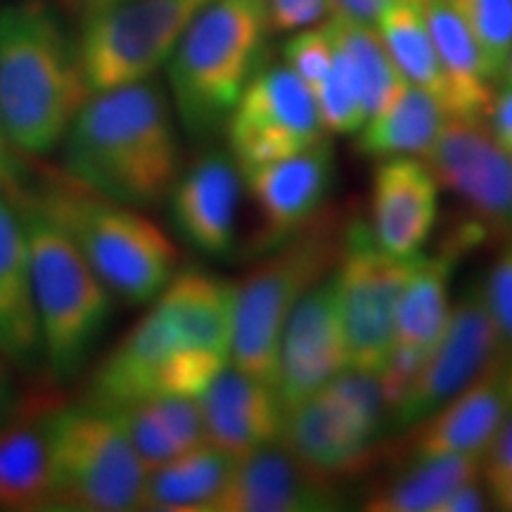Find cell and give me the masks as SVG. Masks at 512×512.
Wrapping results in <instances>:
<instances>
[{
	"mask_svg": "<svg viewBox=\"0 0 512 512\" xmlns=\"http://www.w3.org/2000/svg\"><path fill=\"white\" fill-rule=\"evenodd\" d=\"M64 171L126 207H155L181 174L171 102L152 79L88 95L62 138Z\"/></svg>",
	"mask_w": 512,
	"mask_h": 512,
	"instance_id": "6da1fadb",
	"label": "cell"
},
{
	"mask_svg": "<svg viewBox=\"0 0 512 512\" xmlns=\"http://www.w3.org/2000/svg\"><path fill=\"white\" fill-rule=\"evenodd\" d=\"M79 50L46 0L0 10V131L17 150L46 155L88 100Z\"/></svg>",
	"mask_w": 512,
	"mask_h": 512,
	"instance_id": "7a4b0ae2",
	"label": "cell"
},
{
	"mask_svg": "<svg viewBox=\"0 0 512 512\" xmlns=\"http://www.w3.org/2000/svg\"><path fill=\"white\" fill-rule=\"evenodd\" d=\"M356 211L328 204L316 219L233 283V347L230 366L273 384L275 356L294 306L311 287L335 273L351 216Z\"/></svg>",
	"mask_w": 512,
	"mask_h": 512,
	"instance_id": "3957f363",
	"label": "cell"
},
{
	"mask_svg": "<svg viewBox=\"0 0 512 512\" xmlns=\"http://www.w3.org/2000/svg\"><path fill=\"white\" fill-rule=\"evenodd\" d=\"M268 34L264 0H209L197 12L166 62L176 114L192 138L223 131L264 64Z\"/></svg>",
	"mask_w": 512,
	"mask_h": 512,
	"instance_id": "277c9868",
	"label": "cell"
},
{
	"mask_svg": "<svg viewBox=\"0 0 512 512\" xmlns=\"http://www.w3.org/2000/svg\"><path fill=\"white\" fill-rule=\"evenodd\" d=\"M34 200L72 238L121 302H155L176 275L174 242L133 207L83 188L69 176L50 183Z\"/></svg>",
	"mask_w": 512,
	"mask_h": 512,
	"instance_id": "5b68a950",
	"label": "cell"
},
{
	"mask_svg": "<svg viewBox=\"0 0 512 512\" xmlns=\"http://www.w3.org/2000/svg\"><path fill=\"white\" fill-rule=\"evenodd\" d=\"M19 219L27 233L43 354L57 380H69L91 356L112 316V292L34 197L22 204Z\"/></svg>",
	"mask_w": 512,
	"mask_h": 512,
	"instance_id": "8992f818",
	"label": "cell"
},
{
	"mask_svg": "<svg viewBox=\"0 0 512 512\" xmlns=\"http://www.w3.org/2000/svg\"><path fill=\"white\" fill-rule=\"evenodd\" d=\"M147 467L105 408L57 406L50 415V510H138Z\"/></svg>",
	"mask_w": 512,
	"mask_h": 512,
	"instance_id": "52a82bcc",
	"label": "cell"
},
{
	"mask_svg": "<svg viewBox=\"0 0 512 512\" xmlns=\"http://www.w3.org/2000/svg\"><path fill=\"white\" fill-rule=\"evenodd\" d=\"M207 3L121 0L88 10L76 50L91 95L152 79Z\"/></svg>",
	"mask_w": 512,
	"mask_h": 512,
	"instance_id": "ba28073f",
	"label": "cell"
},
{
	"mask_svg": "<svg viewBox=\"0 0 512 512\" xmlns=\"http://www.w3.org/2000/svg\"><path fill=\"white\" fill-rule=\"evenodd\" d=\"M422 254L394 256L377 245L363 216L347 228L335 285L351 368L380 373L396 339V309Z\"/></svg>",
	"mask_w": 512,
	"mask_h": 512,
	"instance_id": "9c48e42d",
	"label": "cell"
},
{
	"mask_svg": "<svg viewBox=\"0 0 512 512\" xmlns=\"http://www.w3.org/2000/svg\"><path fill=\"white\" fill-rule=\"evenodd\" d=\"M223 131L240 171L299 155L328 136L316 95L287 64H261Z\"/></svg>",
	"mask_w": 512,
	"mask_h": 512,
	"instance_id": "30bf717a",
	"label": "cell"
},
{
	"mask_svg": "<svg viewBox=\"0 0 512 512\" xmlns=\"http://www.w3.org/2000/svg\"><path fill=\"white\" fill-rule=\"evenodd\" d=\"M249 202V228L238 254L254 261L283 245L330 204L335 152L325 136L299 155L240 171Z\"/></svg>",
	"mask_w": 512,
	"mask_h": 512,
	"instance_id": "8fae6325",
	"label": "cell"
},
{
	"mask_svg": "<svg viewBox=\"0 0 512 512\" xmlns=\"http://www.w3.org/2000/svg\"><path fill=\"white\" fill-rule=\"evenodd\" d=\"M503 356L501 332L484 302L482 285L477 283L451 304L437 347L425 358L408 394L394 408L389 430H411Z\"/></svg>",
	"mask_w": 512,
	"mask_h": 512,
	"instance_id": "7c38bea8",
	"label": "cell"
},
{
	"mask_svg": "<svg viewBox=\"0 0 512 512\" xmlns=\"http://www.w3.org/2000/svg\"><path fill=\"white\" fill-rule=\"evenodd\" d=\"M422 162L489 235L512 238V155L484 119H446Z\"/></svg>",
	"mask_w": 512,
	"mask_h": 512,
	"instance_id": "4fadbf2b",
	"label": "cell"
},
{
	"mask_svg": "<svg viewBox=\"0 0 512 512\" xmlns=\"http://www.w3.org/2000/svg\"><path fill=\"white\" fill-rule=\"evenodd\" d=\"M347 368L349 344L332 273L311 287L287 318L275 356V394L287 411Z\"/></svg>",
	"mask_w": 512,
	"mask_h": 512,
	"instance_id": "5bb4252c",
	"label": "cell"
},
{
	"mask_svg": "<svg viewBox=\"0 0 512 512\" xmlns=\"http://www.w3.org/2000/svg\"><path fill=\"white\" fill-rule=\"evenodd\" d=\"M339 479L325 477L275 441L235 460L209 512H332L347 498Z\"/></svg>",
	"mask_w": 512,
	"mask_h": 512,
	"instance_id": "9a60e30c",
	"label": "cell"
},
{
	"mask_svg": "<svg viewBox=\"0 0 512 512\" xmlns=\"http://www.w3.org/2000/svg\"><path fill=\"white\" fill-rule=\"evenodd\" d=\"M242 174L233 157L211 150L178 174L169 192L178 235L197 252L228 259L238 252Z\"/></svg>",
	"mask_w": 512,
	"mask_h": 512,
	"instance_id": "2e32d148",
	"label": "cell"
},
{
	"mask_svg": "<svg viewBox=\"0 0 512 512\" xmlns=\"http://www.w3.org/2000/svg\"><path fill=\"white\" fill-rule=\"evenodd\" d=\"M380 441V434L325 389L287 408L280 432V444L302 463L339 482L366 472L375 463Z\"/></svg>",
	"mask_w": 512,
	"mask_h": 512,
	"instance_id": "e0dca14e",
	"label": "cell"
},
{
	"mask_svg": "<svg viewBox=\"0 0 512 512\" xmlns=\"http://www.w3.org/2000/svg\"><path fill=\"white\" fill-rule=\"evenodd\" d=\"M439 190L420 157L377 159L366 219L377 245L394 256L420 254L437 228Z\"/></svg>",
	"mask_w": 512,
	"mask_h": 512,
	"instance_id": "ac0fdd59",
	"label": "cell"
},
{
	"mask_svg": "<svg viewBox=\"0 0 512 512\" xmlns=\"http://www.w3.org/2000/svg\"><path fill=\"white\" fill-rule=\"evenodd\" d=\"M505 358V356H503ZM503 358L486 368L475 382L448 399L444 406L411 427L406 458L479 456L512 413V394L505 382Z\"/></svg>",
	"mask_w": 512,
	"mask_h": 512,
	"instance_id": "d6986e66",
	"label": "cell"
},
{
	"mask_svg": "<svg viewBox=\"0 0 512 512\" xmlns=\"http://www.w3.org/2000/svg\"><path fill=\"white\" fill-rule=\"evenodd\" d=\"M207 444L240 458L275 444L283 432L285 408L271 382L228 366L197 396Z\"/></svg>",
	"mask_w": 512,
	"mask_h": 512,
	"instance_id": "ffe728a7",
	"label": "cell"
},
{
	"mask_svg": "<svg viewBox=\"0 0 512 512\" xmlns=\"http://www.w3.org/2000/svg\"><path fill=\"white\" fill-rule=\"evenodd\" d=\"M178 354L185 349L155 304L95 370L88 403L114 408L166 394V377Z\"/></svg>",
	"mask_w": 512,
	"mask_h": 512,
	"instance_id": "44dd1931",
	"label": "cell"
},
{
	"mask_svg": "<svg viewBox=\"0 0 512 512\" xmlns=\"http://www.w3.org/2000/svg\"><path fill=\"white\" fill-rule=\"evenodd\" d=\"M60 401L38 394L0 425V508L50 510V415Z\"/></svg>",
	"mask_w": 512,
	"mask_h": 512,
	"instance_id": "7402d4cb",
	"label": "cell"
},
{
	"mask_svg": "<svg viewBox=\"0 0 512 512\" xmlns=\"http://www.w3.org/2000/svg\"><path fill=\"white\" fill-rule=\"evenodd\" d=\"M0 356L34 368L43 354L27 233L22 219L0 188Z\"/></svg>",
	"mask_w": 512,
	"mask_h": 512,
	"instance_id": "603a6c76",
	"label": "cell"
},
{
	"mask_svg": "<svg viewBox=\"0 0 512 512\" xmlns=\"http://www.w3.org/2000/svg\"><path fill=\"white\" fill-rule=\"evenodd\" d=\"M233 302V283L204 271L176 273L155 299L185 351L221 363H230Z\"/></svg>",
	"mask_w": 512,
	"mask_h": 512,
	"instance_id": "cb8c5ba5",
	"label": "cell"
},
{
	"mask_svg": "<svg viewBox=\"0 0 512 512\" xmlns=\"http://www.w3.org/2000/svg\"><path fill=\"white\" fill-rule=\"evenodd\" d=\"M425 17L446 79V114L484 119L496 91L475 38L444 0H425Z\"/></svg>",
	"mask_w": 512,
	"mask_h": 512,
	"instance_id": "d4e9b609",
	"label": "cell"
},
{
	"mask_svg": "<svg viewBox=\"0 0 512 512\" xmlns=\"http://www.w3.org/2000/svg\"><path fill=\"white\" fill-rule=\"evenodd\" d=\"M233 456L204 444L147 470L138 510L209 512L235 465Z\"/></svg>",
	"mask_w": 512,
	"mask_h": 512,
	"instance_id": "484cf974",
	"label": "cell"
},
{
	"mask_svg": "<svg viewBox=\"0 0 512 512\" xmlns=\"http://www.w3.org/2000/svg\"><path fill=\"white\" fill-rule=\"evenodd\" d=\"M448 114L444 105L422 88L408 83L396 98L363 124L354 150L366 159L422 157L439 138Z\"/></svg>",
	"mask_w": 512,
	"mask_h": 512,
	"instance_id": "4316f807",
	"label": "cell"
},
{
	"mask_svg": "<svg viewBox=\"0 0 512 512\" xmlns=\"http://www.w3.org/2000/svg\"><path fill=\"white\" fill-rule=\"evenodd\" d=\"M479 456L406 458L392 479L377 484L363 501L368 512H439L460 486L482 477Z\"/></svg>",
	"mask_w": 512,
	"mask_h": 512,
	"instance_id": "83f0119b",
	"label": "cell"
},
{
	"mask_svg": "<svg viewBox=\"0 0 512 512\" xmlns=\"http://www.w3.org/2000/svg\"><path fill=\"white\" fill-rule=\"evenodd\" d=\"M375 29L403 81L434 95L446 110V79L425 17V0L392 5L377 19Z\"/></svg>",
	"mask_w": 512,
	"mask_h": 512,
	"instance_id": "f1b7e54d",
	"label": "cell"
},
{
	"mask_svg": "<svg viewBox=\"0 0 512 512\" xmlns=\"http://www.w3.org/2000/svg\"><path fill=\"white\" fill-rule=\"evenodd\" d=\"M325 27L330 31L337 53L342 55L344 64L354 76L370 119L373 114L382 112L408 83L403 81L394 60L389 57L375 24L330 15L325 19Z\"/></svg>",
	"mask_w": 512,
	"mask_h": 512,
	"instance_id": "f546056e",
	"label": "cell"
},
{
	"mask_svg": "<svg viewBox=\"0 0 512 512\" xmlns=\"http://www.w3.org/2000/svg\"><path fill=\"white\" fill-rule=\"evenodd\" d=\"M444 3L456 12L475 38L491 79H501L512 50V0H444Z\"/></svg>",
	"mask_w": 512,
	"mask_h": 512,
	"instance_id": "4dcf8cb0",
	"label": "cell"
},
{
	"mask_svg": "<svg viewBox=\"0 0 512 512\" xmlns=\"http://www.w3.org/2000/svg\"><path fill=\"white\" fill-rule=\"evenodd\" d=\"M316 95V105L320 112L325 131L335 133V136H356L363 124L368 121L366 105H363L361 93L351 76L349 67L344 64L342 55L335 48V64H332L330 74L325 76L323 83L313 91Z\"/></svg>",
	"mask_w": 512,
	"mask_h": 512,
	"instance_id": "1f68e13d",
	"label": "cell"
},
{
	"mask_svg": "<svg viewBox=\"0 0 512 512\" xmlns=\"http://www.w3.org/2000/svg\"><path fill=\"white\" fill-rule=\"evenodd\" d=\"M105 411L112 413V418L119 422V427L124 430L133 451L138 453V458L143 460L147 470L181 456L176 441L171 439L169 430L164 427V422L159 418V413L155 411L150 399L126 403V406L105 408Z\"/></svg>",
	"mask_w": 512,
	"mask_h": 512,
	"instance_id": "d6a6232c",
	"label": "cell"
},
{
	"mask_svg": "<svg viewBox=\"0 0 512 512\" xmlns=\"http://www.w3.org/2000/svg\"><path fill=\"white\" fill-rule=\"evenodd\" d=\"M283 60L311 91H316L335 64V43L325 22L292 31L283 46Z\"/></svg>",
	"mask_w": 512,
	"mask_h": 512,
	"instance_id": "836d02e7",
	"label": "cell"
},
{
	"mask_svg": "<svg viewBox=\"0 0 512 512\" xmlns=\"http://www.w3.org/2000/svg\"><path fill=\"white\" fill-rule=\"evenodd\" d=\"M479 285H482L484 302L489 306L491 318L501 332L505 354H508L512 349V240Z\"/></svg>",
	"mask_w": 512,
	"mask_h": 512,
	"instance_id": "e575fe53",
	"label": "cell"
},
{
	"mask_svg": "<svg viewBox=\"0 0 512 512\" xmlns=\"http://www.w3.org/2000/svg\"><path fill=\"white\" fill-rule=\"evenodd\" d=\"M271 31H292L316 27L332 15L330 0H264Z\"/></svg>",
	"mask_w": 512,
	"mask_h": 512,
	"instance_id": "d590c367",
	"label": "cell"
},
{
	"mask_svg": "<svg viewBox=\"0 0 512 512\" xmlns=\"http://www.w3.org/2000/svg\"><path fill=\"white\" fill-rule=\"evenodd\" d=\"M484 121L496 143L512 155V83H503L501 91L494 93Z\"/></svg>",
	"mask_w": 512,
	"mask_h": 512,
	"instance_id": "8d00e7d4",
	"label": "cell"
},
{
	"mask_svg": "<svg viewBox=\"0 0 512 512\" xmlns=\"http://www.w3.org/2000/svg\"><path fill=\"white\" fill-rule=\"evenodd\" d=\"M508 472H512V413L498 430L496 439L491 441L489 451L484 453L482 479L489 482V479L508 475Z\"/></svg>",
	"mask_w": 512,
	"mask_h": 512,
	"instance_id": "74e56055",
	"label": "cell"
},
{
	"mask_svg": "<svg viewBox=\"0 0 512 512\" xmlns=\"http://www.w3.org/2000/svg\"><path fill=\"white\" fill-rule=\"evenodd\" d=\"M403 0H330L332 15L354 19V22L375 24L384 10Z\"/></svg>",
	"mask_w": 512,
	"mask_h": 512,
	"instance_id": "f35d334b",
	"label": "cell"
},
{
	"mask_svg": "<svg viewBox=\"0 0 512 512\" xmlns=\"http://www.w3.org/2000/svg\"><path fill=\"white\" fill-rule=\"evenodd\" d=\"M484 486L486 491H489V501L494 503L498 510L512 512V472L496 479H489V482H484Z\"/></svg>",
	"mask_w": 512,
	"mask_h": 512,
	"instance_id": "ab89813d",
	"label": "cell"
},
{
	"mask_svg": "<svg viewBox=\"0 0 512 512\" xmlns=\"http://www.w3.org/2000/svg\"><path fill=\"white\" fill-rule=\"evenodd\" d=\"M12 408H15V389H12L8 373L0 366V425L10 418Z\"/></svg>",
	"mask_w": 512,
	"mask_h": 512,
	"instance_id": "60d3db41",
	"label": "cell"
},
{
	"mask_svg": "<svg viewBox=\"0 0 512 512\" xmlns=\"http://www.w3.org/2000/svg\"><path fill=\"white\" fill-rule=\"evenodd\" d=\"M74 5H79L83 12L88 10H95V8H102V5H112V3H121V0H72Z\"/></svg>",
	"mask_w": 512,
	"mask_h": 512,
	"instance_id": "b9f144b4",
	"label": "cell"
},
{
	"mask_svg": "<svg viewBox=\"0 0 512 512\" xmlns=\"http://www.w3.org/2000/svg\"><path fill=\"white\" fill-rule=\"evenodd\" d=\"M10 181V164L5 159V150H0V188H5Z\"/></svg>",
	"mask_w": 512,
	"mask_h": 512,
	"instance_id": "7bdbcfd3",
	"label": "cell"
},
{
	"mask_svg": "<svg viewBox=\"0 0 512 512\" xmlns=\"http://www.w3.org/2000/svg\"><path fill=\"white\" fill-rule=\"evenodd\" d=\"M503 370H505V382H508V389L512 394V349L503 358Z\"/></svg>",
	"mask_w": 512,
	"mask_h": 512,
	"instance_id": "ee69618b",
	"label": "cell"
},
{
	"mask_svg": "<svg viewBox=\"0 0 512 512\" xmlns=\"http://www.w3.org/2000/svg\"><path fill=\"white\" fill-rule=\"evenodd\" d=\"M501 83H512V50H510V57L508 62H505L503 72H501V79H498Z\"/></svg>",
	"mask_w": 512,
	"mask_h": 512,
	"instance_id": "f6af8a7d",
	"label": "cell"
},
{
	"mask_svg": "<svg viewBox=\"0 0 512 512\" xmlns=\"http://www.w3.org/2000/svg\"><path fill=\"white\" fill-rule=\"evenodd\" d=\"M3 140H5V138H3V131H0V150H5V143H3Z\"/></svg>",
	"mask_w": 512,
	"mask_h": 512,
	"instance_id": "bcb514c9",
	"label": "cell"
}]
</instances>
